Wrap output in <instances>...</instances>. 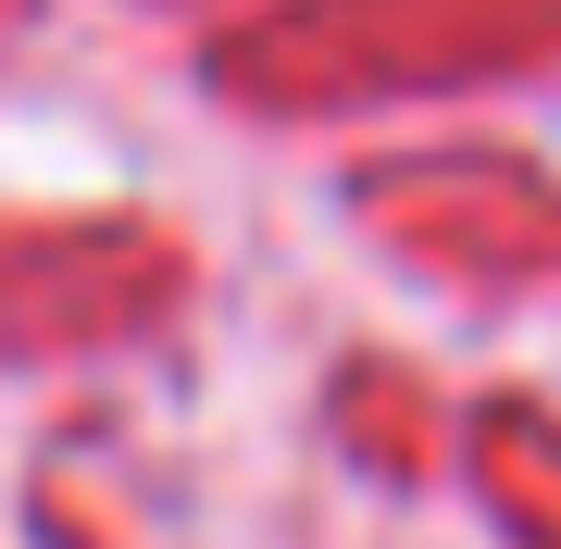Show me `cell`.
<instances>
[{"label": "cell", "instance_id": "obj_2", "mask_svg": "<svg viewBox=\"0 0 561 549\" xmlns=\"http://www.w3.org/2000/svg\"><path fill=\"white\" fill-rule=\"evenodd\" d=\"M500 488H512V525L561 549V437L537 425V412H512V437H500Z\"/></svg>", "mask_w": 561, "mask_h": 549}, {"label": "cell", "instance_id": "obj_1", "mask_svg": "<svg viewBox=\"0 0 561 549\" xmlns=\"http://www.w3.org/2000/svg\"><path fill=\"white\" fill-rule=\"evenodd\" d=\"M412 213H437V238L461 250V263H486V275L561 250V201L524 187V175H437V187H412Z\"/></svg>", "mask_w": 561, "mask_h": 549}]
</instances>
